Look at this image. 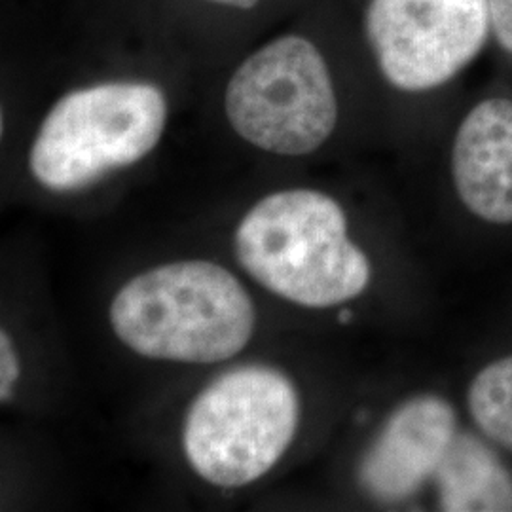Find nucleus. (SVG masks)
I'll use <instances>...</instances> for the list:
<instances>
[{
  "mask_svg": "<svg viewBox=\"0 0 512 512\" xmlns=\"http://www.w3.org/2000/svg\"><path fill=\"white\" fill-rule=\"evenodd\" d=\"M110 327L133 353L186 365L236 357L255 330L238 277L209 260H181L135 275L110 302Z\"/></svg>",
  "mask_w": 512,
  "mask_h": 512,
  "instance_id": "f257e3e1",
  "label": "nucleus"
},
{
  "mask_svg": "<svg viewBox=\"0 0 512 512\" xmlns=\"http://www.w3.org/2000/svg\"><path fill=\"white\" fill-rule=\"evenodd\" d=\"M243 270L304 308H332L365 293L370 262L349 239L342 207L315 190H285L256 203L236 230Z\"/></svg>",
  "mask_w": 512,
  "mask_h": 512,
  "instance_id": "f03ea898",
  "label": "nucleus"
},
{
  "mask_svg": "<svg viewBox=\"0 0 512 512\" xmlns=\"http://www.w3.org/2000/svg\"><path fill=\"white\" fill-rule=\"evenodd\" d=\"M300 420L293 382L270 366H238L190 404L183 448L194 473L219 488H241L272 471Z\"/></svg>",
  "mask_w": 512,
  "mask_h": 512,
  "instance_id": "7ed1b4c3",
  "label": "nucleus"
},
{
  "mask_svg": "<svg viewBox=\"0 0 512 512\" xmlns=\"http://www.w3.org/2000/svg\"><path fill=\"white\" fill-rule=\"evenodd\" d=\"M167 101L143 82H109L61 97L29 154L33 177L52 192H73L110 171L141 162L164 135Z\"/></svg>",
  "mask_w": 512,
  "mask_h": 512,
  "instance_id": "20e7f679",
  "label": "nucleus"
},
{
  "mask_svg": "<svg viewBox=\"0 0 512 512\" xmlns=\"http://www.w3.org/2000/svg\"><path fill=\"white\" fill-rule=\"evenodd\" d=\"M226 116L247 143L304 156L336 128L329 67L310 40L281 37L241 63L226 90Z\"/></svg>",
  "mask_w": 512,
  "mask_h": 512,
  "instance_id": "39448f33",
  "label": "nucleus"
},
{
  "mask_svg": "<svg viewBox=\"0 0 512 512\" xmlns=\"http://www.w3.org/2000/svg\"><path fill=\"white\" fill-rule=\"evenodd\" d=\"M366 37L385 78L404 92L442 86L482 50L488 0H370Z\"/></svg>",
  "mask_w": 512,
  "mask_h": 512,
  "instance_id": "423d86ee",
  "label": "nucleus"
},
{
  "mask_svg": "<svg viewBox=\"0 0 512 512\" xmlns=\"http://www.w3.org/2000/svg\"><path fill=\"white\" fill-rule=\"evenodd\" d=\"M458 433L454 408L435 395L401 404L368 448L359 480L368 495L395 503L416 494L435 476Z\"/></svg>",
  "mask_w": 512,
  "mask_h": 512,
  "instance_id": "0eeeda50",
  "label": "nucleus"
},
{
  "mask_svg": "<svg viewBox=\"0 0 512 512\" xmlns=\"http://www.w3.org/2000/svg\"><path fill=\"white\" fill-rule=\"evenodd\" d=\"M452 175L473 215L512 224V101L488 99L467 114L454 141Z\"/></svg>",
  "mask_w": 512,
  "mask_h": 512,
  "instance_id": "6e6552de",
  "label": "nucleus"
},
{
  "mask_svg": "<svg viewBox=\"0 0 512 512\" xmlns=\"http://www.w3.org/2000/svg\"><path fill=\"white\" fill-rule=\"evenodd\" d=\"M435 480L442 511H512L511 473L473 435H454Z\"/></svg>",
  "mask_w": 512,
  "mask_h": 512,
  "instance_id": "1a4fd4ad",
  "label": "nucleus"
},
{
  "mask_svg": "<svg viewBox=\"0 0 512 512\" xmlns=\"http://www.w3.org/2000/svg\"><path fill=\"white\" fill-rule=\"evenodd\" d=\"M467 403L476 425L512 452V355L476 374Z\"/></svg>",
  "mask_w": 512,
  "mask_h": 512,
  "instance_id": "9d476101",
  "label": "nucleus"
},
{
  "mask_svg": "<svg viewBox=\"0 0 512 512\" xmlns=\"http://www.w3.org/2000/svg\"><path fill=\"white\" fill-rule=\"evenodd\" d=\"M21 378L18 349L8 332L0 329V404L14 399L16 384Z\"/></svg>",
  "mask_w": 512,
  "mask_h": 512,
  "instance_id": "9b49d317",
  "label": "nucleus"
},
{
  "mask_svg": "<svg viewBox=\"0 0 512 512\" xmlns=\"http://www.w3.org/2000/svg\"><path fill=\"white\" fill-rule=\"evenodd\" d=\"M490 25L497 42L512 54V0H488Z\"/></svg>",
  "mask_w": 512,
  "mask_h": 512,
  "instance_id": "f8f14e48",
  "label": "nucleus"
},
{
  "mask_svg": "<svg viewBox=\"0 0 512 512\" xmlns=\"http://www.w3.org/2000/svg\"><path fill=\"white\" fill-rule=\"evenodd\" d=\"M217 4H226V6H234V8H241V10H249L253 8L258 0H211Z\"/></svg>",
  "mask_w": 512,
  "mask_h": 512,
  "instance_id": "ddd939ff",
  "label": "nucleus"
},
{
  "mask_svg": "<svg viewBox=\"0 0 512 512\" xmlns=\"http://www.w3.org/2000/svg\"><path fill=\"white\" fill-rule=\"evenodd\" d=\"M2 131H4V120H2V110H0V139H2Z\"/></svg>",
  "mask_w": 512,
  "mask_h": 512,
  "instance_id": "4468645a",
  "label": "nucleus"
}]
</instances>
